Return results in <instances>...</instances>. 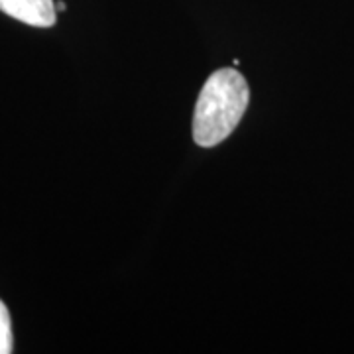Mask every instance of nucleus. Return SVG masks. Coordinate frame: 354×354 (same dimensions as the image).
<instances>
[{"mask_svg": "<svg viewBox=\"0 0 354 354\" xmlns=\"http://www.w3.org/2000/svg\"><path fill=\"white\" fill-rule=\"evenodd\" d=\"M250 102V88L236 69H218L203 85L193 116V138L216 146L234 132Z\"/></svg>", "mask_w": 354, "mask_h": 354, "instance_id": "obj_1", "label": "nucleus"}, {"mask_svg": "<svg viewBox=\"0 0 354 354\" xmlns=\"http://www.w3.org/2000/svg\"><path fill=\"white\" fill-rule=\"evenodd\" d=\"M0 10L36 28H50L55 24L57 12L53 0H0Z\"/></svg>", "mask_w": 354, "mask_h": 354, "instance_id": "obj_2", "label": "nucleus"}, {"mask_svg": "<svg viewBox=\"0 0 354 354\" xmlns=\"http://www.w3.org/2000/svg\"><path fill=\"white\" fill-rule=\"evenodd\" d=\"M12 353V327H10V313L6 305L0 301V354Z\"/></svg>", "mask_w": 354, "mask_h": 354, "instance_id": "obj_3", "label": "nucleus"}, {"mask_svg": "<svg viewBox=\"0 0 354 354\" xmlns=\"http://www.w3.org/2000/svg\"><path fill=\"white\" fill-rule=\"evenodd\" d=\"M65 8H67L65 2H57V4H55V10H65Z\"/></svg>", "mask_w": 354, "mask_h": 354, "instance_id": "obj_4", "label": "nucleus"}]
</instances>
